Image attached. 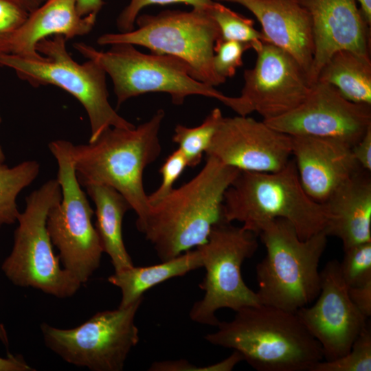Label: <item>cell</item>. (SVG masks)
<instances>
[{"instance_id":"3","label":"cell","mask_w":371,"mask_h":371,"mask_svg":"<svg viewBox=\"0 0 371 371\" xmlns=\"http://www.w3.org/2000/svg\"><path fill=\"white\" fill-rule=\"evenodd\" d=\"M165 117L159 109L147 122L132 128L109 127L92 142L70 146L81 186L103 185L121 194L143 222L150 208L143 182L146 168L161 153L159 133Z\"/></svg>"},{"instance_id":"16","label":"cell","mask_w":371,"mask_h":371,"mask_svg":"<svg viewBox=\"0 0 371 371\" xmlns=\"http://www.w3.org/2000/svg\"><path fill=\"white\" fill-rule=\"evenodd\" d=\"M205 155L240 171L276 172L291 159L292 137L247 115L223 117Z\"/></svg>"},{"instance_id":"40","label":"cell","mask_w":371,"mask_h":371,"mask_svg":"<svg viewBox=\"0 0 371 371\" xmlns=\"http://www.w3.org/2000/svg\"><path fill=\"white\" fill-rule=\"evenodd\" d=\"M29 12L38 8L46 0H19Z\"/></svg>"},{"instance_id":"33","label":"cell","mask_w":371,"mask_h":371,"mask_svg":"<svg viewBox=\"0 0 371 371\" xmlns=\"http://www.w3.org/2000/svg\"><path fill=\"white\" fill-rule=\"evenodd\" d=\"M29 13L19 0H0V52Z\"/></svg>"},{"instance_id":"12","label":"cell","mask_w":371,"mask_h":371,"mask_svg":"<svg viewBox=\"0 0 371 371\" xmlns=\"http://www.w3.org/2000/svg\"><path fill=\"white\" fill-rule=\"evenodd\" d=\"M143 299L126 307L98 312L74 328L42 324L44 341L69 363L93 371H121L139 341L135 317Z\"/></svg>"},{"instance_id":"29","label":"cell","mask_w":371,"mask_h":371,"mask_svg":"<svg viewBox=\"0 0 371 371\" xmlns=\"http://www.w3.org/2000/svg\"><path fill=\"white\" fill-rule=\"evenodd\" d=\"M344 256L339 262L344 280L348 287L363 285L371 281V242L344 249Z\"/></svg>"},{"instance_id":"5","label":"cell","mask_w":371,"mask_h":371,"mask_svg":"<svg viewBox=\"0 0 371 371\" xmlns=\"http://www.w3.org/2000/svg\"><path fill=\"white\" fill-rule=\"evenodd\" d=\"M258 236L267 251L256 269L260 304L295 313L315 301L327 245L324 231L301 240L291 223L278 218L265 224Z\"/></svg>"},{"instance_id":"6","label":"cell","mask_w":371,"mask_h":371,"mask_svg":"<svg viewBox=\"0 0 371 371\" xmlns=\"http://www.w3.org/2000/svg\"><path fill=\"white\" fill-rule=\"evenodd\" d=\"M66 41L62 35L41 40L36 46L43 56L41 59L0 53V65L13 69L19 78L34 87L52 85L75 97L89 117V142H94L109 127L134 128L110 104L104 70L92 60L82 64L73 60L67 51Z\"/></svg>"},{"instance_id":"42","label":"cell","mask_w":371,"mask_h":371,"mask_svg":"<svg viewBox=\"0 0 371 371\" xmlns=\"http://www.w3.org/2000/svg\"><path fill=\"white\" fill-rule=\"evenodd\" d=\"M1 117H0V122H1ZM4 160H5V155H4L2 149H1V147L0 146V164L3 163Z\"/></svg>"},{"instance_id":"27","label":"cell","mask_w":371,"mask_h":371,"mask_svg":"<svg viewBox=\"0 0 371 371\" xmlns=\"http://www.w3.org/2000/svg\"><path fill=\"white\" fill-rule=\"evenodd\" d=\"M207 12L218 26L221 38L250 44L256 52L265 42L262 33L254 28V21L252 19L216 2L213 3Z\"/></svg>"},{"instance_id":"35","label":"cell","mask_w":371,"mask_h":371,"mask_svg":"<svg viewBox=\"0 0 371 371\" xmlns=\"http://www.w3.org/2000/svg\"><path fill=\"white\" fill-rule=\"evenodd\" d=\"M348 293L355 306L368 319L371 315V281L361 286L348 287Z\"/></svg>"},{"instance_id":"23","label":"cell","mask_w":371,"mask_h":371,"mask_svg":"<svg viewBox=\"0 0 371 371\" xmlns=\"http://www.w3.org/2000/svg\"><path fill=\"white\" fill-rule=\"evenodd\" d=\"M202 267L201 254L196 248L157 265L133 266L115 271L108 278V282L120 289L122 298L118 307L123 308L143 297L144 293L152 287Z\"/></svg>"},{"instance_id":"32","label":"cell","mask_w":371,"mask_h":371,"mask_svg":"<svg viewBox=\"0 0 371 371\" xmlns=\"http://www.w3.org/2000/svg\"><path fill=\"white\" fill-rule=\"evenodd\" d=\"M214 3L213 0H131L120 14L117 25L121 32L133 30L139 11L152 4L184 3L192 5L194 9L207 10Z\"/></svg>"},{"instance_id":"17","label":"cell","mask_w":371,"mask_h":371,"mask_svg":"<svg viewBox=\"0 0 371 371\" xmlns=\"http://www.w3.org/2000/svg\"><path fill=\"white\" fill-rule=\"evenodd\" d=\"M311 21L313 56L308 78L311 84L336 52L350 50L370 56V26L356 0H297Z\"/></svg>"},{"instance_id":"1","label":"cell","mask_w":371,"mask_h":371,"mask_svg":"<svg viewBox=\"0 0 371 371\" xmlns=\"http://www.w3.org/2000/svg\"><path fill=\"white\" fill-rule=\"evenodd\" d=\"M239 172L206 156L197 175L150 205L144 220L136 227L161 261L174 258L207 241L212 227L224 221V194Z\"/></svg>"},{"instance_id":"13","label":"cell","mask_w":371,"mask_h":371,"mask_svg":"<svg viewBox=\"0 0 371 371\" xmlns=\"http://www.w3.org/2000/svg\"><path fill=\"white\" fill-rule=\"evenodd\" d=\"M256 53L255 65L245 70L244 86L230 109L242 116L256 112L267 120L300 104L312 84L306 71L282 49L264 42Z\"/></svg>"},{"instance_id":"4","label":"cell","mask_w":371,"mask_h":371,"mask_svg":"<svg viewBox=\"0 0 371 371\" xmlns=\"http://www.w3.org/2000/svg\"><path fill=\"white\" fill-rule=\"evenodd\" d=\"M223 218L256 236L267 223L285 219L305 240L324 230L328 214L303 189L293 159L276 172L240 171L224 194Z\"/></svg>"},{"instance_id":"24","label":"cell","mask_w":371,"mask_h":371,"mask_svg":"<svg viewBox=\"0 0 371 371\" xmlns=\"http://www.w3.org/2000/svg\"><path fill=\"white\" fill-rule=\"evenodd\" d=\"M330 85L347 100L371 105V60L350 50L334 53L321 69L317 81Z\"/></svg>"},{"instance_id":"34","label":"cell","mask_w":371,"mask_h":371,"mask_svg":"<svg viewBox=\"0 0 371 371\" xmlns=\"http://www.w3.org/2000/svg\"><path fill=\"white\" fill-rule=\"evenodd\" d=\"M242 355L234 350L226 359L206 366H197L186 359L166 360L151 363L149 371H231L240 361Z\"/></svg>"},{"instance_id":"15","label":"cell","mask_w":371,"mask_h":371,"mask_svg":"<svg viewBox=\"0 0 371 371\" xmlns=\"http://www.w3.org/2000/svg\"><path fill=\"white\" fill-rule=\"evenodd\" d=\"M320 276L321 289L315 303L295 313L321 346L324 359L332 361L350 350L368 319L352 302L338 260L328 261Z\"/></svg>"},{"instance_id":"7","label":"cell","mask_w":371,"mask_h":371,"mask_svg":"<svg viewBox=\"0 0 371 371\" xmlns=\"http://www.w3.org/2000/svg\"><path fill=\"white\" fill-rule=\"evenodd\" d=\"M61 197L57 179L47 181L26 197L25 208L17 217L12 249L1 269L16 286L65 298L75 294L82 284L60 267L47 229L48 212Z\"/></svg>"},{"instance_id":"37","label":"cell","mask_w":371,"mask_h":371,"mask_svg":"<svg viewBox=\"0 0 371 371\" xmlns=\"http://www.w3.org/2000/svg\"><path fill=\"white\" fill-rule=\"evenodd\" d=\"M22 357L8 354L7 357H0V371H33Z\"/></svg>"},{"instance_id":"2","label":"cell","mask_w":371,"mask_h":371,"mask_svg":"<svg viewBox=\"0 0 371 371\" xmlns=\"http://www.w3.org/2000/svg\"><path fill=\"white\" fill-rule=\"evenodd\" d=\"M216 327L204 336L205 341L238 352L258 371H311L324 359L321 346L296 313L249 306Z\"/></svg>"},{"instance_id":"9","label":"cell","mask_w":371,"mask_h":371,"mask_svg":"<svg viewBox=\"0 0 371 371\" xmlns=\"http://www.w3.org/2000/svg\"><path fill=\"white\" fill-rule=\"evenodd\" d=\"M138 28L98 37L100 45L128 43L149 49L153 54L170 55L186 63L194 79L214 87L226 80L213 67L214 46L221 34L207 10H166L137 17Z\"/></svg>"},{"instance_id":"10","label":"cell","mask_w":371,"mask_h":371,"mask_svg":"<svg viewBox=\"0 0 371 371\" xmlns=\"http://www.w3.org/2000/svg\"><path fill=\"white\" fill-rule=\"evenodd\" d=\"M256 235L225 221L215 224L207 241L197 247L201 252L205 276L199 286L204 291L202 299L192 305V321L217 326L218 310L234 311L260 304L256 292L247 286L242 276V265L256 251Z\"/></svg>"},{"instance_id":"28","label":"cell","mask_w":371,"mask_h":371,"mask_svg":"<svg viewBox=\"0 0 371 371\" xmlns=\"http://www.w3.org/2000/svg\"><path fill=\"white\" fill-rule=\"evenodd\" d=\"M371 328L370 323L344 355L332 361H320L311 371H370Z\"/></svg>"},{"instance_id":"14","label":"cell","mask_w":371,"mask_h":371,"mask_svg":"<svg viewBox=\"0 0 371 371\" xmlns=\"http://www.w3.org/2000/svg\"><path fill=\"white\" fill-rule=\"evenodd\" d=\"M263 121L290 136L333 138L352 147L371 127V105L351 102L332 85L315 82L296 107Z\"/></svg>"},{"instance_id":"20","label":"cell","mask_w":371,"mask_h":371,"mask_svg":"<svg viewBox=\"0 0 371 371\" xmlns=\"http://www.w3.org/2000/svg\"><path fill=\"white\" fill-rule=\"evenodd\" d=\"M97 15L82 16L77 9V0H46L29 13L23 25L14 34L0 53L30 59L43 56L36 46L49 36L62 35L67 40L89 34Z\"/></svg>"},{"instance_id":"18","label":"cell","mask_w":371,"mask_h":371,"mask_svg":"<svg viewBox=\"0 0 371 371\" xmlns=\"http://www.w3.org/2000/svg\"><path fill=\"white\" fill-rule=\"evenodd\" d=\"M292 156L301 185L314 201L323 203L361 168L352 146L333 138L291 136Z\"/></svg>"},{"instance_id":"38","label":"cell","mask_w":371,"mask_h":371,"mask_svg":"<svg viewBox=\"0 0 371 371\" xmlns=\"http://www.w3.org/2000/svg\"><path fill=\"white\" fill-rule=\"evenodd\" d=\"M103 4V0H77V9L82 16L98 15Z\"/></svg>"},{"instance_id":"25","label":"cell","mask_w":371,"mask_h":371,"mask_svg":"<svg viewBox=\"0 0 371 371\" xmlns=\"http://www.w3.org/2000/svg\"><path fill=\"white\" fill-rule=\"evenodd\" d=\"M38 172L39 164L34 160L23 161L11 168L0 164V227L17 221L19 212L16 199Z\"/></svg>"},{"instance_id":"26","label":"cell","mask_w":371,"mask_h":371,"mask_svg":"<svg viewBox=\"0 0 371 371\" xmlns=\"http://www.w3.org/2000/svg\"><path fill=\"white\" fill-rule=\"evenodd\" d=\"M223 117L221 109L215 108L197 126H176L172 141L186 157L188 166L195 167L200 164Z\"/></svg>"},{"instance_id":"31","label":"cell","mask_w":371,"mask_h":371,"mask_svg":"<svg viewBox=\"0 0 371 371\" xmlns=\"http://www.w3.org/2000/svg\"><path fill=\"white\" fill-rule=\"evenodd\" d=\"M187 166V159L179 148L168 156L159 169L161 183L155 191L148 195L150 205L158 203L173 190L175 183Z\"/></svg>"},{"instance_id":"21","label":"cell","mask_w":371,"mask_h":371,"mask_svg":"<svg viewBox=\"0 0 371 371\" xmlns=\"http://www.w3.org/2000/svg\"><path fill=\"white\" fill-rule=\"evenodd\" d=\"M370 172L360 168L323 203L328 214L324 231L341 240L344 249L371 242Z\"/></svg>"},{"instance_id":"22","label":"cell","mask_w":371,"mask_h":371,"mask_svg":"<svg viewBox=\"0 0 371 371\" xmlns=\"http://www.w3.org/2000/svg\"><path fill=\"white\" fill-rule=\"evenodd\" d=\"M95 207V229L103 249L111 258L115 271L134 266L122 237V221L131 206L115 189L103 185L85 187Z\"/></svg>"},{"instance_id":"11","label":"cell","mask_w":371,"mask_h":371,"mask_svg":"<svg viewBox=\"0 0 371 371\" xmlns=\"http://www.w3.org/2000/svg\"><path fill=\"white\" fill-rule=\"evenodd\" d=\"M71 144L58 139L48 146L57 161L62 197L49 211L46 225L64 269L85 284L99 267L103 249L91 222L94 212L76 177Z\"/></svg>"},{"instance_id":"30","label":"cell","mask_w":371,"mask_h":371,"mask_svg":"<svg viewBox=\"0 0 371 371\" xmlns=\"http://www.w3.org/2000/svg\"><path fill=\"white\" fill-rule=\"evenodd\" d=\"M249 48L250 44L219 38L214 46L212 61L215 72L225 80L234 76L237 68L243 65L244 52Z\"/></svg>"},{"instance_id":"41","label":"cell","mask_w":371,"mask_h":371,"mask_svg":"<svg viewBox=\"0 0 371 371\" xmlns=\"http://www.w3.org/2000/svg\"><path fill=\"white\" fill-rule=\"evenodd\" d=\"M0 341L5 346H8L9 344V340L8 335L4 328V326L2 324H0Z\"/></svg>"},{"instance_id":"39","label":"cell","mask_w":371,"mask_h":371,"mask_svg":"<svg viewBox=\"0 0 371 371\" xmlns=\"http://www.w3.org/2000/svg\"><path fill=\"white\" fill-rule=\"evenodd\" d=\"M360 5V10L367 24L371 26V0H356Z\"/></svg>"},{"instance_id":"36","label":"cell","mask_w":371,"mask_h":371,"mask_svg":"<svg viewBox=\"0 0 371 371\" xmlns=\"http://www.w3.org/2000/svg\"><path fill=\"white\" fill-rule=\"evenodd\" d=\"M353 156L359 166L363 170H371V127L363 137L352 147Z\"/></svg>"},{"instance_id":"19","label":"cell","mask_w":371,"mask_h":371,"mask_svg":"<svg viewBox=\"0 0 371 371\" xmlns=\"http://www.w3.org/2000/svg\"><path fill=\"white\" fill-rule=\"evenodd\" d=\"M242 5L261 24L265 42L290 54L308 73L313 56L311 21L297 0H219Z\"/></svg>"},{"instance_id":"8","label":"cell","mask_w":371,"mask_h":371,"mask_svg":"<svg viewBox=\"0 0 371 371\" xmlns=\"http://www.w3.org/2000/svg\"><path fill=\"white\" fill-rule=\"evenodd\" d=\"M74 47L109 75L117 106L129 98L154 92L169 94L177 105L192 95L214 98L227 106L229 103L231 97L192 78L188 65L179 58L144 54L128 43L111 45L105 52L84 43H74Z\"/></svg>"}]
</instances>
